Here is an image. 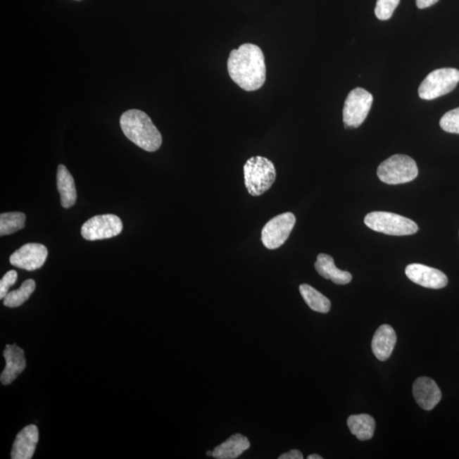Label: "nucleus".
Returning <instances> with one entry per match:
<instances>
[{"mask_svg": "<svg viewBox=\"0 0 459 459\" xmlns=\"http://www.w3.org/2000/svg\"><path fill=\"white\" fill-rule=\"evenodd\" d=\"M230 77L246 92H255L264 85L266 68L263 51L253 44H244L229 56Z\"/></svg>", "mask_w": 459, "mask_h": 459, "instance_id": "1", "label": "nucleus"}, {"mask_svg": "<svg viewBox=\"0 0 459 459\" xmlns=\"http://www.w3.org/2000/svg\"><path fill=\"white\" fill-rule=\"evenodd\" d=\"M120 125L125 137L143 150L153 153L162 146L161 133L142 111L132 109L122 113Z\"/></svg>", "mask_w": 459, "mask_h": 459, "instance_id": "2", "label": "nucleus"}, {"mask_svg": "<svg viewBox=\"0 0 459 459\" xmlns=\"http://www.w3.org/2000/svg\"><path fill=\"white\" fill-rule=\"evenodd\" d=\"M244 173L245 187L249 194L253 196L264 194L277 178L274 163L261 156L250 158L245 163Z\"/></svg>", "mask_w": 459, "mask_h": 459, "instance_id": "3", "label": "nucleus"}, {"mask_svg": "<svg viewBox=\"0 0 459 459\" xmlns=\"http://www.w3.org/2000/svg\"><path fill=\"white\" fill-rule=\"evenodd\" d=\"M419 170L416 162L407 155L396 154L385 160L378 168L377 175L388 185H398L416 179Z\"/></svg>", "mask_w": 459, "mask_h": 459, "instance_id": "4", "label": "nucleus"}, {"mask_svg": "<svg viewBox=\"0 0 459 459\" xmlns=\"http://www.w3.org/2000/svg\"><path fill=\"white\" fill-rule=\"evenodd\" d=\"M364 222L375 232L391 236L413 235L419 230L415 221L389 212L370 213L365 217Z\"/></svg>", "mask_w": 459, "mask_h": 459, "instance_id": "5", "label": "nucleus"}, {"mask_svg": "<svg viewBox=\"0 0 459 459\" xmlns=\"http://www.w3.org/2000/svg\"><path fill=\"white\" fill-rule=\"evenodd\" d=\"M459 82V71L455 68H441L429 73L422 82L419 96L423 100H434L452 92Z\"/></svg>", "mask_w": 459, "mask_h": 459, "instance_id": "6", "label": "nucleus"}, {"mask_svg": "<svg viewBox=\"0 0 459 459\" xmlns=\"http://www.w3.org/2000/svg\"><path fill=\"white\" fill-rule=\"evenodd\" d=\"M374 96L363 88H356L349 93L343 109V120L346 129L358 128L370 113Z\"/></svg>", "mask_w": 459, "mask_h": 459, "instance_id": "7", "label": "nucleus"}, {"mask_svg": "<svg viewBox=\"0 0 459 459\" xmlns=\"http://www.w3.org/2000/svg\"><path fill=\"white\" fill-rule=\"evenodd\" d=\"M295 222L296 218L291 212L284 213L270 220L261 232V241L265 247L273 250L284 245L292 232Z\"/></svg>", "mask_w": 459, "mask_h": 459, "instance_id": "8", "label": "nucleus"}, {"mask_svg": "<svg viewBox=\"0 0 459 459\" xmlns=\"http://www.w3.org/2000/svg\"><path fill=\"white\" fill-rule=\"evenodd\" d=\"M122 230V223L120 217L114 215H96L83 225L81 235L88 241L108 239L120 235Z\"/></svg>", "mask_w": 459, "mask_h": 459, "instance_id": "9", "label": "nucleus"}, {"mask_svg": "<svg viewBox=\"0 0 459 459\" xmlns=\"http://www.w3.org/2000/svg\"><path fill=\"white\" fill-rule=\"evenodd\" d=\"M47 256L48 249L44 245L27 244L12 253L10 262L15 268L35 270L42 268Z\"/></svg>", "mask_w": 459, "mask_h": 459, "instance_id": "10", "label": "nucleus"}, {"mask_svg": "<svg viewBox=\"0 0 459 459\" xmlns=\"http://www.w3.org/2000/svg\"><path fill=\"white\" fill-rule=\"evenodd\" d=\"M405 275L413 282L425 288L440 289L448 284V278L441 270L422 264L407 266Z\"/></svg>", "mask_w": 459, "mask_h": 459, "instance_id": "11", "label": "nucleus"}, {"mask_svg": "<svg viewBox=\"0 0 459 459\" xmlns=\"http://www.w3.org/2000/svg\"><path fill=\"white\" fill-rule=\"evenodd\" d=\"M413 397L421 408L430 411L440 403L441 391L437 384L428 377L417 379L413 386Z\"/></svg>", "mask_w": 459, "mask_h": 459, "instance_id": "12", "label": "nucleus"}, {"mask_svg": "<svg viewBox=\"0 0 459 459\" xmlns=\"http://www.w3.org/2000/svg\"><path fill=\"white\" fill-rule=\"evenodd\" d=\"M6 359V368L0 376V381L4 385L11 384L25 370L26 358L23 350L15 344H8L4 351Z\"/></svg>", "mask_w": 459, "mask_h": 459, "instance_id": "13", "label": "nucleus"}, {"mask_svg": "<svg viewBox=\"0 0 459 459\" xmlns=\"http://www.w3.org/2000/svg\"><path fill=\"white\" fill-rule=\"evenodd\" d=\"M39 441V429L30 425L20 430L12 446V459H31Z\"/></svg>", "mask_w": 459, "mask_h": 459, "instance_id": "14", "label": "nucleus"}, {"mask_svg": "<svg viewBox=\"0 0 459 459\" xmlns=\"http://www.w3.org/2000/svg\"><path fill=\"white\" fill-rule=\"evenodd\" d=\"M396 334L392 327L384 325L375 332L372 341V351L377 359L386 360L391 356L396 344Z\"/></svg>", "mask_w": 459, "mask_h": 459, "instance_id": "15", "label": "nucleus"}, {"mask_svg": "<svg viewBox=\"0 0 459 459\" xmlns=\"http://www.w3.org/2000/svg\"><path fill=\"white\" fill-rule=\"evenodd\" d=\"M315 268L323 278L331 280L335 284L346 285L352 280L351 274L336 268L333 257L326 253H320Z\"/></svg>", "mask_w": 459, "mask_h": 459, "instance_id": "16", "label": "nucleus"}, {"mask_svg": "<svg viewBox=\"0 0 459 459\" xmlns=\"http://www.w3.org/2000/svg\"><path fill=\"white\" fill-rule=\"evenodd\" d=\"M57 189L61 196V206L69 208L75 204L77 200V191L70 172L63 165H60L57 169Z\"/></svg>", "mask_w": 459, "mask_h": 459, "instance_id": "17", "label": "nucleus"}, {"mask_svg": "<svg viewBox=\"0 0 459 459\" xmlns=\"http://www.w3.org/2000/svg\"><path fill=\"white\" fill-rule=\"evenodd\" d=\"M250 448L247 437L241 434H233L213 451V457L218 459H234L239 458Z\"/></svg>", "mask_w": 459, "mask_h": 459, "instance_id": "18", "label": "nucleus"}, {"mask_svg": "<svg viewBox=\"0 0 459 459\" xmlns=\"http://www.w3.org/2000/svg\"><path fill=\"white\" fill-rule=\"evenodd\" d=\"M348 427L360 441H368L374 436L375 420L368 415H351L348 417Z\"/></svg>", "mask_w": 459, "mask_h": 459, "instance_id": "19", "label": "nucleus"}, {"mask_svg": "<svg viewBox=\"0 0 459 459\" xmlns=\"http://www.w3.org/2000/svg\"><path fill=\"white\" fill-rule=\"evenodd\" d=\"M300 292L303 298L311 310L320 313H327L331 309V302L325 295L322 294L313 287L308 284H301Z\"/></svg>", "mask_w": 459, "mask_h": 459, "instance_id": "20", "label": "nucleus"}, {"mask_svg": "<svg viewBox=\"0 0 459 459\" xmlns=\"http://www.w3.org/2000/svg\"><path fill=\"white\" fill-rule=\"evenodd\" d=\"M36 284L34 280L28 279L24 282L19 289L8 293L4 298V305L10 308H15L23 305L34 292Z\"/></svg>", "mask_w": 459, "mask_h": 459, "instance_id": "21", "label": "nucleus"}, {"mask_svg": "<svg viewBox=\"0 0 459 459\" xmlns=\"http://www.w3.org/2000/svg\"><path fill=\"white\" fill-rule=\"evenodd\" d=\"M26 215L23 213H3L0 215V236L13 234L25 227Z\"/></svg>", "mask_w": 459, "mask_h": 459, "instance_id": "22", "label": "nucleus"}, {"mask_svg": "<svg viewBox=\"0 0 459 459\" xmlns=\"http://www.w3.org/2000/svg\"><path fill=\"white\" fill-rule=\"evenodd\" d=\"M401 0H378L375 7V15L381 20L391 18Z\"/></svg>", "mask_w": 459, "mask_h": 459, "instance_id": "23", "label": "nucleus"}, {"mask_svg": "<svg viewBox=\"0 0 459 459\" xmlns=\"http://www.w3.org/2000/svg\"><path fill=\"white\" fill-rule=\"evenodd\" d=\"M440 125L446 132L459 134V108L446 113L441 118Z\"/></svg>", "mask_w": 459, "mask_h": 459, "instance_id": "24", "label": "nucleus"}, {"mask_svg": "<svg viewBox=\"0 0 459 459\" xmlns=\"http://www.w3.org/2000/svg\"><path fill=\"white\" fill-rule=\"evenodd\" d=\"M18 272L15 270H9L5 276L2 277L1 281H0V298L3 300L5 298L8 293H9V289L11 286H13L15 284L16 280H18Z\"/></svg>", "mask_w": 459, "mask_h": 459, "instance_id": "25", "label": "nucleus"}, {"mask_svg": "<svg viewBox=\"0 0 459 459\" xmlns=\"http://www.w3.org/2000/svg\"><path fill=\"white\" fill-rule=\"evenodd\" d=\"M303 454L301 451L298 450H291L289 452L282 454L281 456L278 458L279 459H302Z\"/></svg>", "mask_w": 459, "mask_h": 459, "instance_id": "26", "label": "nucleus"}, {"mask_svg": "<svg viewBox=\"0 0 459 459\" xmlns=\"http://www.w3.org/2000/svg\"><path fill=\"white\" fill-rule=\"evenodd\" d=\"M438 1H439V0H416V4L420 9H425V8L434 6V4H436Z\"/></svg>", "mask_w": 459, "mask_h": 459, "instance_id": "27", "label": "nucleus"}, {"mask_svg": "<svg viewBox=\"0 0 459 459\" xmlns=\"http://www.w3.org/2000/svg\"><path fill=\"white\" fill-rule=\"evenodd\" d=\"M308 458V459H322V457L319 456V455H317V454H313V455H310V456L308 458Z\"/></svg>", "mask_w": 459, "mask_h": 459, "instance_id": "28", "label": "nucleus"}, {"mask_svg": "<svg viewBox=\"0 0 459 459\" xmlns=\"http://www.w3.org/2000/svg\"><path fill=\"white\" fill-rule=\"evenodd\" d=\"M207 455L208 457H213V451L212 452H210V451H208V452H207Z\"/></svg>", "mask_w": 459, "mask_h": 459, "instance_id": "29", "label": "nucleus"}]
</instances>
